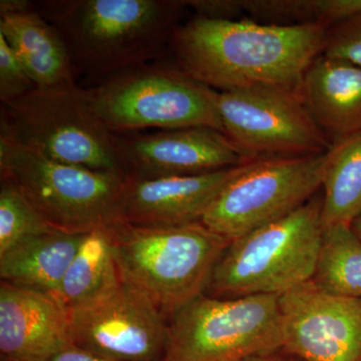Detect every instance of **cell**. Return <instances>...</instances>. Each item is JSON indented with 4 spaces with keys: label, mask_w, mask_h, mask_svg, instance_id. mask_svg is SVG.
<instances>
[{
    "label": "cell",
    "mask_w": 361,
    "mask_h": 361,
    "mask_svg": "<svg viewBox=\"0 0 361 361\" xmlns=\"http://www.w3.org/2000/svg\"><path fill=\"white\" fill-rule=\"evenodd\" d=\"M121 280L142 291L167 318L205 292L230 242L202 222L142 227L108 226Z\"/></svg>",
    "instance_id": "3"
},
{
    "label": "cell",
    "mask_w": 361,
    "mask_h": 361,
    "mask_svg": "<svg viewBox=\"0 0 361 361\" xmlns=\"http://www.w3.org/2000/svg\"><path fill=\"white\" fill-rule=\"evenodd\" d=\"M223 133L247 161L322 155L331 149L298 92L277 87L219 92Z\"/></svg>",
    "instance_id": "10"
},
{
    "label": "cell",
    "mask_w": 361,
    "mask_h": 361,
    "mask_svg": "<svg viewBox=\"0 0 361 361\" xmlns=\"http://www.w3.org/2000/svg\"><path fill=\"white\" fill-rule=\"evenodd\" d=\"M298 94L331 146L360 132V66L322 54L306 71Z\"/></svg>",
    "instance_id": "16"
},
{
    "label": "cell",
    "mask_w": 361,
    "mask_h": 361,
    "mask_svg": "<svg viewBox=\"0 0 361 361\" xmlns=\"http://www.w3.org/2000/svg\"><path fill=\"white\" fill-rule=\"evenodd\" d=\"M87 234L51 230L0 255V279L54 295Z\"/></svg>",
    "instance_id": "18"
},
{
    "label": "cell",
    "mask_w": 361,
    "mask_h": 361,
    "mask_svg": "<svg viewBox=\"0 0 361 361\" xmlns=\"http://www.w3.org/2000/svg\"><path fill=\"white\" fill-rule=\"evenodd\" d=\"M322 204L317 193L289 215L230 242L204 293L281 296L310 282L322 243Z\"/></svg>",
    "instance_id": "4"
},
{
    "label": "cell",
    "mask_w": 361,
    "mask_h": 361,
    "mask_svg": "<svg viewBox=\"0 0 361 361\" xmlns=\"http://www.w3.org/2000/svg\"><path fill=\"white\" fill-rule=\"evenodd\" d=\"M35 7V2L28 0H1L0 1V16L23 13Z\"/></svg>",
    "instance_id": "28"
},
{
    "label": "cell",
    "mask_w": 361,
    "mask_h": 361,
    "mask_svg": "<svg viewBox=\"0 0 361 361\" xmlns=\"http://www.w3.org/2000/svg\"><path fill=\"white\" fill-rule=\"evenodd\" d=\"M68 310L56 296L0 282V353L8 361H49L73 345Z\"/></svg>",
    "instance_id": "15"
},
{
    "label": "cell",
    "mask_w": 361,
    "mask_h": 361,
    "mask_svg": "<svg viewBox=\"0 0 361 361\" xmlns=\"http://www.w3.org/2000/svg\"><path fill=\"white\" fill-rule=\"evenodd\" d=\"M252 20L329 28L361 11V0H242Z\"/></svg>",
    "instance_id": "22"
},
{
    "label": "cell",
    "mask_w": 361,
    "mask_h": 361,
    "mask_svg": "<svg viewBox=\"0 0 361 361\" xmlns=\"http://www.w3.org/2000/svg\"><path fill=\"white\" fill-rule=\"evenodd\" d=\"M1 361H8V360H2V358H1Z\"/></svg>",
    "instance_id": "31"
},
{
    "label": "cell",
    "mask_w": 361,
    "mask_h": 361,
    "mask_svg": "<svg viewBox=\"0 0 361 361\" xmlns=\"http://www.w3.org/2000/svg\"><path fill=\"white\" fill-rule=\"evenodd\" d=\"M49 361H116L102 356L92 355L82 349L71 345L59 353Z\"/></svg>",
    "instance_id": "27"
},
{
    "label": "cell",
    "mask_w": 361,
    "mask_h": 361,
    "mask_svg": "<svg viewBox=\"0 0 361 361\" xmlns=\"http://www.w3.org/2000/svg\"><path fill=\"white\" fill-rule=\"evenodd\" d=\"M126 176L135 179L194 176L237 167L243 155L220 130L207 127L118 135Z\"/></svg>",
    "instance_id": "13"
},
{
    "label": "cell",
    "mask_w": 361,
    "mask_h": 361,
    "mask_svg": "<svg viewBox=\"0 0 361 361\" xmlns=\"http://www.w3.org/2000/svg\"><path fill=\"white\" fill-rule=\"evenodd\" d=\"M33 207L11 183L0 186V255L37 235L51 231Z\"/></svg>",
    "instance_id": "23"
},
{
    "label": "cell",
    "mask_w": 361,
    "mask_h": 361,
    "mask_svg": "<svg viewBox=\"0 0 361 361\" xmlns=\"http://www.w3.org/2000/svg\"><path fill=\"white\" fill-rule=\"evenodd\" d=\"M320 290L343 297H361V240L351 225L323 226L314 274Z\"/></svg>",
    "instance_id": "21"
},
{
    "label": "cell",
    "mask_w": 361,
    "mask_h": 361,
    "mask_svg": "<svg viewBox=\"0 0 361 361\" xmlns=\"http://www.w3.org/2000/svg\"><path fill=\"white\" fill-rule=\"evenodd\" d=\"M323 178V226L349 224L361 215V130L334 145Z\"/></svg>",
    "instance_id": "20"
},
{
    "label": "cell",
    "mask_w": 361,
    "mask_h": 361,
    "mask_svg": "<svg viewBox=\"0 0 361 361\" xmlns=\"http://www.w3.org/2000/svg\"><path fill=\"white\" fill-rule=\"evenodd\" d=\"M239 167L207 174L156 179L127 177L116 222L142 227L202 222L214 199Z\"/></svg>",
    "instance_id": "14"
},
{
    "label": "cell",
    "mask_w": 361,
    "mask_h": 361,
    "mask_svg": "<svg viewBox=\"0 0 361 361\" xmlns=\"http://www.w3.org/2000/svg\"><path fill=\"white\" fill-rule=\"evenodd\" d=\"M282 348L279 296L202 293L169 318L165 361H245Z\"/></svg>",
    "instance_id": "8"
},
{
    "label": "cell",
    "mask_w": 361,
    "mask_h": 361,
    "mask_svg": "<svg viewBox=\"0 0 361 361\" xmlns=\"http://www.w3.org/2000/svg\"><path fill=\"white\" fill-rule=\"evenodd\" d=\"M0 137L61 163L126 175L118 135L97 116L87 87L77 82L35 87L1 104Z\"/></svg>",
    "instance_id": "5"
},
{
    "label": "cell",
    "mask_w": 361,
    "mask_h": 361,
    "mask_svg": "<svg viewBox=\"0 0 361 361\" xmlns=\"http://www.w3.org/2000/svg\"><path fill=\"white\" fill-rule=\"evenodd\" d=\"M245 361H286L282 360L281 357L277 355V353H270V355L255 356V357L249 358Z\"/></svg>",
    "instance_id": "29"
},
{
    "label": "cell",
    "mask_w": 361,
    "mask_h": 361,
    "mask_svg": "<svg viewBox=\"0 0 361 361\" xmlns=\"http://www.w3.org/2000/svg\"><path fill=\"white\" fill-rule=\"evenodd\" d=\"M322 54L361 68V11L329 28Z\"/></svg>",
    "instance_id": "24"
},
{
    "label": "cell",
    "mask_w": 361,
    "mask_h": 361,
    "mask_svg": "<svg viewBox=\"0 0 361 361\" xmlns=\"http://www.w3.org/2000/svg\"><path fill=\"white\" fill-rule=\"evenodd\" d=\"M0 177L52 229L87 234L118 221L127 176L51 160L0 137Z\"/></svg>",
    "instance_id": "7"
},
{
    "label": "cell",
    "mask_w": 361,
    "mask_h": 361,
    "mask_svg": "<svg viewBox=\"0 0 361 361\" xmlns=\"http://www.w3.org/2000/svg\"><path fill=\"white\" fill-rule=\"evenodd\" d=\"M87 90L92 108L115 135L194 127L223 133L219 92L188 77L176 65L153 61L134 66Z\"/></svg>",
    "instance_id": "6"
},
{
    "label": "cell",
    "mask_w": 361,
    "mask_h": 361,
    "mask_svg": "<svg viewBox=\"0 0 361 361\" xmlns=\"http://www.w3.org/2000/svg\"><path fill=\"white\" fill-rule=\"evenodd\" d=\"M121 282L106 227L85 235L54 294L66 310L89 302Z\"/></svg>",
    "instance_id": "19"
},
{
    "label": "cell",
    "mask_w": 361,
    "mask_h": 361,
    "mask_svg": "<svg viewBox=\"0 0 361 361\" xmlns=\"http://www.w3.org/2000/svg\"><path fill=\"white\" fill-rule=\"evenodd\" d=\"M71 344L116 361H165L169 319L146 294L120 283L68 310Z\"/></svg>",
    "instance_id": "11"
},
{
    "label": "cell",
    "mask_w": 361,
    "mask_h": 361,
    "mask_svg": "<svg viewBox=\"0 0 361 361\" xmlns=\"http://www.w3.org/2000/svg\"><path fill=\"white\" fill-rule=\"evenodd\" d=\"M327 32L322 26L195 16L176 28L169 49L183 73L216 92L253 87L298 92L306 71L322 54Z\"/></svg>",
    "instance_id": "1"
},
{
    "label": "cell",
    "mask_w": 361,
    "mask_h": 361,
    "mask_svg": "<svg viewBox=\"0 0 361 361\" xmlns=\"http://www.w3.org/2000/svg\"><path fill=\"white\" fill-rule=\"evenodd\" d=\"M35 87L25 66L0 35V102L11 103L30 94Z\"/></svg>",
    "instance_id": "25"
},
{
    "label": "cell",
    "mask_w": 361,
    "mask_h": 361,
    "mask_svg": "<svg viewBox=\"0 0 361 361\" xmlns=\"http://www.w3.org/2000/svg\"><path fill=\"white\" fill-rule=\"evenodd\" d=\"M35 4L65 40L75 73L97 82L158 61L188 9L185 0H44Z\"/></svg>",
    "instance_id": "2"
},
{
    "label": "cell",
    "mask_w": 361,
    "mask_h": 361,
    "mask_svg": "<svg viewBox=\"0 0 361 361\" xmlns=\"http://www.w3.org/2000/svg\"><path fill=\"white\" fill-rule=\"evenodd\" d=\"M329 156V151L242 164L214 199L202 223L231 242L281 219L320 191Z\"/></svg>",
    "instance_id": "9"
},
{
    "label": "cell",
    "mask_w": 361,
    "mask_h": 361,
    "mask_svg": "<svg viewBox=\"0 0 361 361\" xmlns=\"http://www.w3.org/2000/svg\"><path fill=\"white\" fill-rule=\"evenodd\" d=\"M196 18L213 20H239L245 13L242 0H185Z\"/></svg>",
    "instance_id": "26"
},
{
    "label": "cell",
    "mask_w": 361,
    "mask_h": 361,
    "mask_svg": "<svg viewBox=\"0 0 361 361\" xmlns=\"http://www.w3.org/2000/svg\"><path fill=\"white\" fill-rule=\"evenodd\" d=\"M351 228H353L355 234L357 235L358 238L361 240V215L351 223Z\"/></svg>",
    "instance_id": "30"
},
{
    "label": "cell",
    "mask_w": 361,
    "mask_h": 361,
    "mask_svg": "<svg viewBox=\"0 0 361 361\" xmlns=\"http://www.w3.org/2000/svg\"><path fill=\"white\" fill-rule=\"evenodd\" d=\"M282 350L305 361H361V297L332 295L312 282L279 296Z\"/></svg>",
    "instance_id": "12"
},
{
    "label": "cell",
    "mask_w": 361,
    "mask_h": 361,
    "mask_svg": "<svg viewBox=\"0 0 361 361\" xmlns=\"http://www.w3.org/2000/svg\"><path fill=\"white\" fill-rule=\"evenodd\" d=\"M0 35L37 87L77 82L75 66L58 30L35 7L0 16Z\"/></svg>",
    "instance_id": "17"
}]
</instances>
